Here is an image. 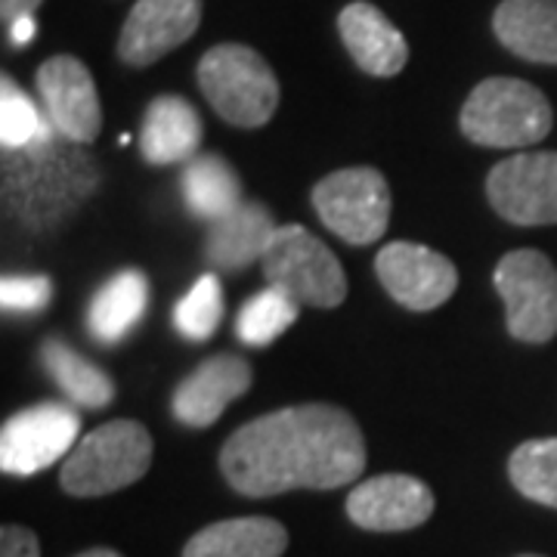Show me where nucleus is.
Instances as JSON below:
<instances>
[{
    "mask_svg": "<svg viewBox=\"0 0 557 557\" xmlns=\"http://www.w3.org/2000/svg\"><path fill=\"white\" fill-rule=\"evenodd\" d=\"M486 196L498 218L515 226L557 223V152H518L486 177Z\"/></svg>",
    "mask_w": 557,
    "mask_h": 557,
    "instance_id": "nucleus-10",
    "label": "nucleus"
},
{
    "mask_svg": "<svg viewBox=\"0 0 557 557\" xmlns=\"http://www.w3.org/2000/svg\"><path fill=\"white\" fill-rule=\"evenodd\" d=\"M199 87L220 119L236 127H263L278 106L270 62L245 44H218L199 62Z\"/></svg>",
    "mask_w": 557,
    "mask_h": 557,
    "instance_id": "nucleus-5",
    "label": "nucleus"
},
{
    "mask_svg": "<svg viewBox=\"0 0 557 557\" xmlns=\"http://www.w3.org/2000/svg\"><path fill=\"white\" fill-rule=\"evenodd\" d=\"M53 298V282L47 276H3L0 304L10 313H38Z\"/></svg>",
    "mask_w": 557,
    "mask_h": 557,
    "instance_id": "nucleus-28",
    "label": "nucleus"
},
{
    "mask_svg": "<svg viewBox=\"0 0 557 557\" xmlns=\"http://www.w3.org/2000/svg\"><path fill=\"white\" fill-rule=\"evenodd\" d=\"M520 557H539V555H520Z\"/></svg>",
    "mask_w": 557,
    "mask_h": 557,
    "instance_id": "nucleus-33",
    "label": "nucleus"
},
{
    "mask_svg": "<svg viewBox=\"0 0 557 557\" xmlns=\"http://www.w3.org/2000/svg\"><path fill=\"white\" fill-rule=\"evenodd\" d=\"M434 493L424 480L409 474H379L359 483L347 496L350 520L372 533L416 530L434 515Z\"/></svg>",
    "mask_w": 557,
    "mask_h": 557,
    "instance_id": "nucleus-14",
    "label": "nucleus"
},
{
    "mask_svg": "<svg viewBox=\"0 0 557 557\" xmlns=\"http://www.w3.org/2000/svg\"><path fill=\"white\" fill-rule=\"evenodd\" d=\"M78 557H121L119 552H112V548H94V552H84Z\"/></svg>",
    "mask_w": 557,
    "mask_h": 557,
    "instance_id": "nucleus-32",
    "label": "nucleus"
},
{
    "mask_svg": "<svg viewBox=\"0 0 557 557\" xmlns=\"http://www.w3.org/2000/svg\"><path fill=\"white\" fill-rule=\"evenodd\" d=\"M149 304V278L139 270H121L87 307V332L100 344H119L139 325Z\"/></svg>",
    "mask_w": 557,
    "mask_h": 557,
    "instance_id": "nucleus-21",
    "label": "nucleus"
},
{
    "mask_svg": "<svg viewBox=\"0 0 557 557\" xmlns=\"http://www.w3.org/2000/svg\"><path fill=\"white\" fill-rule=\"evenodd\" d=\"M57 137L60 134L50 124V119L25 97V90L16 81L3 75L0 78V143H3V152L44 146Z\"/></svg>",
    "mask_w": 557,
    "mask_h": 557,
    "instance_id": "nucleus-24",
    "label": "nucleus"
},
{
    "mask_svg": "<svg viewBox=\"0 0 557 557\" xmlns=\"http://www.w3.org/2000/svg\"><path fill=\"white\" fill-rule=\"evenodd\" d=\"M273 214L260 201H242L230 218L211 223L205 239V258L214 270L242 273L267 255V245L276 236Z\"/></svg>",
    "mask_w": 557,
    "mask_h": 557,
    "instance_id": "nucleus-18",
    "label": "nucleus"
},
{
    "mask_svg": "<svg viewBox=\"0 0 557 557\" xmlns=\"http://www.w3.org/2000/svg\"><path fill=\"white\" fill-rule=\"evenodd\" d=\"M35 35H38V20H35V13L10 22V40H13L16 47H28V44L35 40Z\"/></svg>",
    "mask_w": 557,
    "mask_h": 557,
    "instance_id": "nucleus-30",
    "label": "nucleus"
},
{
    "mask_svg": "<svg viewBox=\"0 0 557 557\" xmlns=\"http://www.w3.org/2000/svg\"><path fill=\"white\" fill-rule=\"evenodd\" d=\"M201 0H137L119 38L127 65H152L199 32Z\"/></svg>",
    "mask_w": 557,
    "mask_h": 557,
    "instance_id": "nucleus-13",
    "label": "nucleus"
},
{
    "mask_svg": "<svg viewBox=\"0 0 557 557\" xmlns=\"http://www.w3.org/2000/svg\"><path fill=\"white\" fill-rule=\"evenodd\" d=\"M496 292L505 304V325L523 344H548L557 335V270L542 251L520 248L498 260Z\"/></svg>",
    "mask_w": 557,
    "mask_h": 557,
    "instance_id": "nucleus-7",
    "label": "nucleus"
},
{
    "mask_svg": "<svg viewBox=\"0 0 557 557\" xmlns=\"http://www.w3.org/2000/svg\"><path fill=\"white\" fill-rule=\"evenodd\" d=\"M100 164L72 139L3 156L7 211L32 233H50L100 189Z\"/></svg>",
    "mask_w": 557,
    "mask_h": 557,
    "instance_id": "nucleus-2",
    "label": "nucleus"
},
{
    "mask_svg": "<svg viewBox=\"0 0 557 557\" xmlns=\"http://www.w3.org/2000/svg\"><path fill=\"white\" fill-rule=\"evenodd\" d=\"M366 443L350 412L329 403L288 406L242 424L220 449L226 483L251 498L338 490L362 474Z\"/></svg>",
    "mask_w": 557,
    "mask_h": 557,
    "instance_id": "nucleus-1",
    "label": "nucleus"
},
{
    "mask_svg": "<svg viewBox=\"0 0 557 557\" xmlns=\"http://www.w3.org/2000/svg\"><path fill=\"white\" fill-rule=\"evenodd\" d=\"M493 28L520 60L557 65V0H502Z\"/></svg>",
    "mask_w": 557,
    "mask_h": 557,
    "instance_id": "nucleus-19",
    "label": "nucleus"
},
{
    "mask_svg": "<svg viewBox=\"0 0 557 557\" xmlns=\"http://www.w3.org/2000/svg\"><path fill=\"white\" fill-rule=\"evenodd\" d=\"M81 418L60 403L22 409L0 428V468L3 474L32 478L57 461H65L78 446Z\"/></svg>",
    "mask_w": 557,
    "mask_h": 557,
    "instance_id": "nucleus-9",
    "label": "nucleus"
},
{
    "mask_svg": "<svg viewBox=\"0 0 557 557\" xmlns=\"http://www.w3.org/2000/svg\"><path fill=\"white\" fill-rule=\"evenodd\" d=\"M461 134L486 149H520L552 134L555 112L545 94L520 78H486L461 106Z\"/></svg>",
    "mask_w": 557,
    "mask_h": 557,
    "instance_id": "nucleus-3",
    "label": "nucleus"
},
{
    "mask_svg": "<svg viewBox=\"0 0 557 557\" xmlns=\"http://www.w3.org/2000/svg\"><path fill=\"white\" fill-rule=\"evenodd\" d=\"M260 267L267 285H276L298 304L329 310L341 307L347 298V276L341 270V260L329 251V245H322L298 223L278 226Z\"/></svg>",
    "mask_w": 557,
    "mask_h": 557,
    "instance_id": "nucleus-6",
    "label": "nucleus"
},
{
    "mask_svg": "<svg viewBox=\"0 0 557 557\" xmlns=\"http://www.w3.org/2000/svg\"><path fill=\"white\" fill-rule=\"evenodd\" d=\"M508 478L520 496L557 508V437L520 443L508 461Z\"/></svg>",
    "mask_w": 557,
    "mask_h": 557,
    "instance_id": "nucleus-26",
    "label": "nucleus"
},
{
    "mask_svg": "<svg viewBox=\"0 0 557 557\" xmlns=\"http://www.w3.org/2000/svg\"><path fill=\"white\" fill-rule=\"evenodd\" d=\"M44 0H0V13H3V20L7 25L13 20H20V16H28V13H35Z\"/></svg>",
    "mask_w": 557,
    "mask_h": 557,
    "instance_id": "nucleus-31",
    "label": "nucleus"
},
{
    "mask_svg": "<svg viewBox=\"0 0 557 557\" xmlns=\"http://www.w3.org/2000/svg\"><path fill=\"white\" fill-rule=\"evenodd\" d=\"M0 557H40L38 536L28 527L7 523L0 530Z\"/></svg>",
    "mask_w": 557,
    "mask_h": 557,
    "instance_id": "nucleus-29",
    "label": "nucleus"
},
{
    "mask_svg": "<svg viewBox=\"0 0 557 557\" xmlns=\"http://www.w3.org/2000/svg\"><path fill=\"white\" fill-rule=\"evenodd\" d=\"M40 106L62 139L87 146L100 137L102 106L94 75L75 57H50L35 75Z\"/></svg>",
    "mask_w": 557,
    "mask_h": 557,
    "instance_id": "nucleus-11",
    "label": "nucleus"
},
{
    "mask_svg": "<svg viewBox=\"0 0 557 557\" xmlns=\"http://www.w3.org/2000/svg\"><path fill=\"white\" fill-rule=\"evenodd\" d=\"M319 220L347 245H372L391 223V186L375 168H344L310 193Z\"/></svg>",
    "mask_w": 557,
    "mask_h": 557,
    "instance_id": "nucleus-8",
    "label": "nucleus"
},
{
    "mask_svg": "<svg viewBox=\"0 0 557 557\" xmlns=\"http://www.w3.org/2000/svg\"><path fill=\"white\" fill-rule=\"evenodd\" d=\"M223 319V288L214 273L196 278V285L180 298L174 310V325L186 341H208L220 329Z\"/></svg>",
    "mask_w": 557,
    "mask_h": 557,
    "instance_id": "nucleus-27",
    "label": "nucleus"
},
{
    "mask_svg": "<svg viewBox=\"0 0 557 557\" xmlns=\"http://www.w3.org/2000/svg\"><path fill=\"white\" fill-rule=\"evenodd\" d=\"M338 28L347 53L362 72L375 78H394L409 62V44L397 32V25L366 0L347 3L341 10Z\"/></svg>",
    "mask_w": 557,
    "mask_h": 557,
    "instance_id": "nucleus-16",
    "label": "nucleus"
},
{
    "mask_svg": "<svg viewBox=\"0 0 557 557\" xmlns=\"http://www.w3.org/2000/svg\"><path fill=\"white\" fill-rule=\"evenodd\" d=\"M375 270L387 295L416 313L437 310L458 288V270L453 260L418 242L384 245L375 258Z\"/></svg>",
    "mask_w": 557,
    "mask_h": 557,
    "instance_id": "nucleus-12",
    "label": "nucleus"
},
{
    "mask_svg": "<svg viewBox=\"0 0 557 557\" xmlns=\"http://www.w3.org/2000/svg\"><path fill=\"white\" fill-rule=\"evenodd\" d=\"M180 189H183V201H186L189 214L208 220V223L230 218L245 201L239 174L220 156H196L193 161H186Z\"/></svg>",
    "mask_w": 557,
    "mask_h": 557,
    "instance_id": "nucleus-22",
    "label": "nucleus"
},
{
    "mask_svg": "<svg viewBox=\"0 0 557 557\" xmlns=\"http://www.w3.org/2000/svg\"><path fill=\"white\" fill-rule=\"evenodd\" d=\"M248 387H251L248 359L233 354L205 359L189 379L180 381L174 394V416L186 428H211L233 399L248 394Z\"/></svg>",
    "mask_w": 557,
    "mask_h": 557,
    "instance_id": "nucleus-15",
    "label": "nucleus"
},
{
    "mask_svg": "<svg viewBox=\"0 0 557 557\" xmlns=\"http://www.w3.org/2000/svg\"><path fill=\"white\" fill-rule=\"evenodd\" d=\"M298 310L300 304L292 295H285L276 285H267L263 292L242 304L236 317V335L248 347H270L278 335H285L295 325Z\"/></svg>",
    "mask_w": 557,
    "mask_h": 557,
    "instance_id": "nucleus-25",
    "label": "nucleus"
},
{
    "mask_svg": "<svg viewBox=\"0 0 557 557\" xmlns=\"http://www.w3.org/2000/svg\"><path fill=\"white\" fill-rule=\"evenodd\" d=\"M40 362L50 372V379L60 384V391L72 403L84 409H102L115 399V384L112 379L97 369L90 359H84L78 350H72L65 341H44L40 347Z\"/></svg>",
    "mask_w": 557,
    "mask_h": 557,
    "instance_id": "nucleus-23",
    "label": "nucleus"
},
{
    "mask_svg": "<svg viewBox=\"0 0 557 557\" xmlns=\"http://www.w3.org/2000/svg\"><path fill=\"white\" fill-rule=\"evenodd\" d=\"M285 527L273 518H233L205 527L186 542L183 557H282Z\"/></svg>",
    "mask_w": 557,
    "mask_h": 557,
    "instance_id": "nucleus-20",
    "label": "nucleus"
},
{
    "mask_svg": "<svg viewBox=\"0 0 557 557\" xmlns=\"http://www.w3.org/2000/svg\"><path fill=\"white\" fill-rule=\"evenodd\" d=\"M199 112L183 97L164 94L149 102L139 127V152L149 164H186L201 146Z\"/></svg>",
    "mask_w": 557,
    "mask_h": 557,
    "instance_id": "nucleus-17",
    "label": "nucleus"
},
{
    "mask_svg": "<svg viewBox=\"0 0 557 557\" xmlns=\"http://www.w3.org/2000/svg\"><path fill=\"white\" fill-rule=\"evenodd\" d=\"M149 465H152L149 431L139 421L119 418V421H106L97 431L78 440V446L62 461L60 483L69 496H109L146 478Z\"/></svg>",
    "mask_w": 557,
    "mask_h": 557,
    "instance_id": "nucleus-4",
    "label": "nucleus"
}]
</instances>
